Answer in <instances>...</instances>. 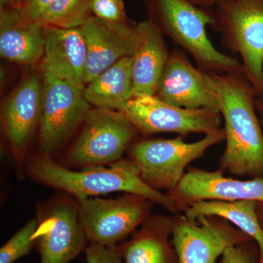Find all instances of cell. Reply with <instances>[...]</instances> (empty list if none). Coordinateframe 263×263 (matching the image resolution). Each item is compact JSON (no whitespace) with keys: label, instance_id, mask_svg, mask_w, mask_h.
Instances as JSON below:
<instances>
[{"label":"cell","instance_id":"cell-10","mask_svg":"<svg viewBox=\"0 0 263 263\" xmlns=\"http://www.w3.org/2000/svg\"><path fill=\"white\" fill-rule=\"evenodd\" d=\"M142 134L212 133L221 129L220 112L210 109L179 108L164 103L155 95L134 97L122 111Z\"/></svg>","mask_w":263,"mask_h":263},{"label":"cell","instance_id":"cell-22","mask_svg":"<svg viewBox=\"0 0 263 263\" xmlns=\"http://www.w3.org/2000/svg\"><path fill=\"white\" fill-rule=\"evenodd\" d=\"M89 0H54L41 17L44 27L79 28L90 16Z\"/></svg>","mask_w":263,"mask_h":263},{"label":"cell","instance_id":"cell-17","mask_svg":"<svg viewBox=\"0 0 263 263\" xmlns=\"http://www.w3.org/2000/svg\"><path fill=\"white\" fill-rule=\"evenodd\" d=\"M138 46L132 57L133 98L155 95L170 53L163 33L152 20L137 24Z\"/></svg>","mask_w":263,"mask_h":263},{"label":"cell","instance_id":"cell-30","mask_svg":"<svg viewBox=\"0 0 263 263\" xmlns=\"http://www.w3.org/2000/svg\"><path fill=\"white\" fill-rule=\"evenodd\" d=\"M26 0H0V3H1V7L18 8Z\"/></svg>","mask_w":263,"mask_h":263},{"label":"cell","instance_id":"cell-20","mask_svg":"<svg viewBox=\"0 0 263 263\" xmlns=\"http://www.w3.org/2000/svg\"><path fill=\"white\" fill-rule=\"evenodd\" d=\"M132 57H124L97 76L84 88L90 105L123 111L133 98Z\"/></svg>","mask_w":263,"mask_h":263},{"label":"cell","instance_id":"cell-6","mask_svg":"<svg viewBox=\"0 0 263 263\" xmlns=\"http://www.w3.org/2000/svg\"><path fill=\"white\" fill-rule=\"evenodd\" d=\"M84 123L80 136L67 156L70 165L81 168L122 160L138 133L122 112L110 109L90 110Z\"/></svg>","mask_w":263,"mask_h":263},{"label":"cell","instance_id":"cell-3","mask_svg":"<svg viewBox=\"0 0 263 263\" xmlns=\"http://www.w3.org/2000/svg\"><path fill=\"white\" fill-rule=\"evenodd\" d=\"M152 19L162 31L188 52L205 72L243 74L241 62L218 51L207 35L212 26L210 10L201 9L186 0H152Z\"/></svg>","mask_w":263,"mask_h":263},{"label":"cell","instance_id":"cell-5","mask_svg":"<svg viewBox=\"0 0 263 263\" xmlns=\"http://www.w3.org/2000/svg\"><path fill=\"white\" fill-rule=\"evenodd\" d=\"M224 140L223 128L207 133L201 140L193 143L183 141L181 137L142 140L132 143L128 149L129 158L136 164L142 179L151 187L170 192L183 179L189 164Z\"/></svg>","mask_w":263,"mask_h":263},{"label":"cell","instance_id":"cell-24","mask_svg":"<svg viewBox=\"0 0 263 263\" xmlns=\"http://www.w3.org/2000/svg\"><path fill=\"white\" fill-rule=\"evenodd\" d=\"M89 8L95 17L105 22H127L122 0H89Z\"/></svg>","mask_w":263,"mask_h":263},{"label":"cell","instance_id":"cell-25","mask_svg":"<svg viewBox=\"0 0 263 263\" xmlns=\"http://www.w3.org/2000/svg\"><path fill=\"white\" fill-rule=\"evenodd\" d=\"M259 260L258 246L252 239L226 249L221 263H259Z\"/></svg>","mask_w":263,"mask_h":263},{"label":"cell","instance_id":"cell-31","mask_svg":"<svg viewBox=\"0 0 263 263\" xmlns=\"http://www.w3.org/2000/svg\"><path fill=\"white\" fill-rule=\"evenodd\" d=\"M257 212L261 226L263 228V202H257Z\"/></svg>","mask_w":263,"mask_h":263},{"label":"cell","instance_id":"cell-27","mask_svg":"<svg viewBox=\"0 0 263 263\" xmlns=\"http://www.w3.org/2000/svg\"><path fill=\"white\" fill-rule=\"evenodd\" d=\"M53 1L54 0H26L18 8L24 16L40 22L41 17Z\"/></svg>","mask_w":263,"mask_h":263},{"label":"cell","instance_id":"cell-28","mask_svg":"<svg viewBox=\"0 0 263 263\" xmlns=\"http://www.w3.org/2000/svg\"><path fill=\"white\" fill-rule=\"evenodd\" d=\"M189 3H191L197 7H203V8H209V7L214 6L221 3V2L226 1V0H186Z\"/></svg>","mask_w":263,"mask_h":263},{"label":"cell","instance_id":"cell-16","mask_svg":"<svg viewBox=\"0 0 263 263\" xmlns=\"http://www.w3.org/2000/svg\"><path fill=\"white\" fill-rule=\"evenodd\" d=\"M44 26L24 16L18 8L1 7L0 53L21 65H33L44 57Z\"/></svg>","mask_w":263,"mask_h":263},{"label":"cell","instance_id":"cell-12","mask_svg":"<svg viewBox=\"0 0 263 263\" xmlns=\"http://www.w3.org/2000/svg\"><path fill=\"white\" fill-rule=\"evenodd\" d=\"M154 95L179 108L210 109L219 112L212 72L196 68L181 50L176 49L170 53Z\"/></svg>","mask_w":263,"mask_h":263},{"label":"cell","instance_id":"cell-11","mask_svg":"<svg viewBox=\"0 0 263 263\" xmlns=\"http://www.w3.org/2000/svg\"><path fill=\"white\" fill-rule=\"evenodd\" d=\"M37 220L34 237L41 263H68L86 250L88 239L79 218L78 202L67 198L51 200Z\"/></svg>","mask_w":263,"mask_h":263},{"label":"cell","instance_id":"cell-21","mask_svg":"<svg viewBox=\"0 0 263 263\" xmlns=\"http://www.w3.org/2000/svg\"><path fill=\"white\" fill-rule=\"evenodd\" d=\"M257 202L252 200H201L185 209L183 214L193 219L200 216H216L226 219L257 243L259 263H263V228L257 214Z\"/></svg>","mask_w":263,"mask_h":263},{"label":"cell","instance_id":"cell-2","mask_svg":"<svg viewBox=\"0 0 263 263\" xmlns=\"http://www.w3.org/2000/svg\"><path fill=\"white\" fill-rule=\"evenodd\" d=\"M27 169L34 181L68 193L77 202L97 195L124 192L146 197L174 214H179L176 203L167 193L151 187L143 181L139 169L129 158L122 159L109 167L95 166L76 171L41 153L31 159Z\"/></svg>","mask_w":263,"mask_h":263},{"label":"cell","instance_id":"cell-26","mask_svg":"<svg viewBox=\"0 0 263 263\" xmlns=\"http://www.w3.org/2000/svg\"><path fill=\"white\" fill-rule=\"evenodd\" d=\"M87 263H123L122 255L117 246H104L91 243L86 250Z\"/></svg>","mask_w":263,"mask_h":263},{"label":"cell","instance_id":"cell-9","mask_svg":"<svg viewBox=\"0 0 263 263\" xmlns=\"http://www.w3.org/2000/svg\"><path fill=\"white\" fill-rule=\"evenodd\" d=\"M173 216L172 243L179 263H216L226 249L252 240L223 218L200 216L190 219Z\"/></svg>","mask_w":263,"mask_h":263},{"label":"cell","instance_id":"cell-13","mask_svg":"<svg viewBox=\"0 0 263 263\" xmlns=\"http://www.w3.org/2000/svg\"><path fill=\"white\" fill-rule=\"evenodd\" d=\"M179 214L201 200L263 202V178L239 180L226 177L219 169L207 171L189 167L176 187L167 192Z\"/></svg>","mask_w":263,"mask_h":263},{"label":"cell","instance_id":"cell-23","mask_svg":"<svg viewBox=\"0 0 263 263\" xmlns=\"http://www.w3.org/2000/svg\"><path fill=\"white\" fill-rule=\"evenodd\" d=\"M37 228V219H32L10 238L0 249V263H13L28 254L37 245L34 237Z\"/></svg>","mask_w":263,"mask_h":263},{"label":"cell","instance_id":"cell-14","mask_svg":"<svg viewBox=\"0 0 263 263\" xmlns=\"http://www.w3.org/2000/svg\"><path fill=\"white\" fill-rule=\"evenodd\" d=\"M79 28L87 48L86 84L116 62L133 57L139 40L137 25L132 26L127 22H105L90 15Z\"/></svg>","mask_w":263,"mask_h":263},{"label":"cell","instance_id":"cell-29","mask_svg":"<svg viewBox=\"0 0 263 263\" xmlns=\"http://www.w3.org/2000/svg\"><path fill=\"white\" fill-rule=\"evenodd\" d=\"M254 104H255L256 111L258 116L261 127L263 129V96L256 97Z\"/></svg>","mask_w":263,"mask_h":263},{"label":"cell","instance_id":"cell-18","mask_svg":"<svg viewBox=\"0 0 263 263\" xmlns=\"http://www.w3.org/2000/svg\"><path fill=\"white\" fill-rule=\"evenodd\" d=\"M44 35L42 67L84 86L87 48L80 28L44 27Z\"/></svg>","mask_w":263,"mask_h":263},{"label":"cell","instance_id":"cell-8","mask_svg":"<svg viewBox=\"0 0 263 263\" xmlns=\"http://www.w3.org/2000/svg\"><path fill=\"white\" fill-rule=\"evenodd\" d=\"M79 218L91 243L115 246L152 214L153 202L136 194L115 199L89 198L78 202Z\"/></svg>","mask_w":263,"mask_h":263},{"label":"cell","instance_id":"cell-15","mask_svg":"<svg viewBox=\"0 0 263 263\" xmlns=\"http://www.w3.org/2000/svg\"><path fill=\"white\" fill-rule=\"evenodd\" d=\"M42 103V78L33 73L24 78L3 106V130L13 157L21 164H23L29 143L40 126Z\"/></svg>","mask_w":263,"mask_h":263},{"label":"cell","instance_id":"cell-7","mask_svg":"<svg viewBox=\"0 0 263 263\" xmlns=\"http://www.w3.org/2000/svg\"><path fill=\"white\" fill-rule=\"evenodd\" d=\"M42 115L40 142L42 153L51 156L84 122L90 104L81 86L43 68Z\"/></svg>","mask_w":263,"mask_h":263},{"label":"cell","instance_id":"cell-4","mask_svg":"<svg viewBox=\"0 0 263 263\" xmlns=\"http://www.w3.org/2000/svg\"><path fill=\"white\" fill-rule=\"evenodd\" d=\"M223 44L241 59L243 75L263 96V0H226L210 10Z\"/></svg>","mask_w":263,"mask_h":263},{"label":"cell","instance_id":"cell-1","mask_svg":"<svg viewBox=\"0 0 263 263\" xmlns=\"http://www.w3.org/2000/svg\"><path fill=\"white\" fill-rule=\"evenodd\" d=\"M212 74L226 133L219 170L240 177L263 178V129L255 91L243 74Z\"/></svg>","mask_w":263,"mask_h":263},{"label":"cell","instance_id":"cell-19","mask_svg":"<svg viewBox=\"0 0 263 263\" xmlns=\"http://www.w3.org/2000/svg\"><path fill=\"white\" fill-rule=\"evenodd\" d=\"M173 216L151 215L129 241L119 247L123 263H179L170 236Z\"/></svg>","mask_w":263,"mask_h":263}]
</instances>
